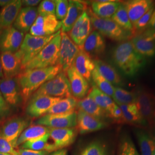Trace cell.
<instances>
[{"mask_svg":"<svg viewBox=\"0 0 155 155\" xmlns=\"http://www.w3.org/2000/svg\"><path fill=\"white\" fill-rule=\"evenodd\" d=\"M24 39V33L14 27L5 29L0 32V50L2 52H17Z\"/></svg>","mask_w":155,"mask_h":155,"instance_id":"cell-16","label":"cell"},{"mask_svg":"<svg viewBox=\"0 0 155 155\" xmlns=\"http://www.w3.org/2000/svg\"><path fill=\"white\" fill-rule=\"evenodd\" d=\"M117 105H129L136 103V94L119 87H114L112 97Z\"/></svg>","mask_w":155,"mask_h":155,"instance_id":"cell-37","label":"cell"},{"mask_svg":"<svg viewBox=\"0 0 155 155\" xmlns=\"http://www.w3.org/2000/svg\"><path fill=\"white\" fill-rule=\"evenodd\" d=\"M61 42V35L60 33L52 39L39 54L28 63L22 71L55 66L58 64Z\"/></svg>","mask_w":155,"mask_h":155,"instance_id":"cell-3","label":"cell"},{"mask_svg":"<svg viewBox=\"0 0 155 155\" xmlns=\"http://www.w3.org/2000/svg\"><path fill=\"white\" fill-rule=\"evenodd\" d=\"M67 151L66 149H62V150H58L55 152H51L48 155H67Z\"/></svg>","mask_w":155,"mask_h":155,"instance_id":"cell-51","label":"cell"},{"mask_svg":"<svg viewBox=\"0 0 155 155\" xmlns=\"http://www.w3.org/2000/svg\"><path fill=\"white\" fill-rule=\"evenodd\" d=\"M95 69L100 74L109 81L111 84L116 86H123L122 78L117 71L110 64L101 59H94Z\"/></svg>","mask_w":155,"mask_h":155,"instance_id":"cell-28","label":"cell"},{"mask_svg":"<svg viewBox=\"0 0 155 155\" xmlns=\"http://www.w3.org/2000/svg\"><path fill=\"white\" fill-rule=\"evenodd\" d=\"M0 153L11 155H19L17 150L1 136H0Z\"/></svg>","mask_w":155,"mask_h":155,"instance_id":"cell-44","label":"cell"},{"mask_svg":"<svg viewBox=\"0 0 155 155\" xmlns=\"http://www.w3.org/2000/svg\"><path fill=\"white\" fill-rule=\"evenodd\" d=\"M117 105L120 107L122 111L125 123L136 125H147L141 116L136 104Z\"/></svg>","mask_w":155,"mask_h":155,"instance_id":"cell-32","label":"cell"},{"mask_svg":"<svg viewBox=\"0 0 155 155\" xmlns=\"http://www.w3.org/2000/svg\"><path fill=\"white\" fill-rule=\"evenodd\" d=\"M0 92L10 107H16L22 101L17 77L2 78L0 81Z\"/></svg>","mask_w":155,"mask_h":155,"instance_id":"cell-15","label":"cell"},{"mask_svg":"<svg viewBox=\"0 0 155 155\" xmlns=\"http://www.w3.org/2000/svg\"><path fill=\"white\" fill-rule=\"evenodd\" d=\"M153 155H155V152L153 153Z\"/></svg>","mask_w":155,"mask_h":155,"instance_id":"cell-57","label":"cell"},{"mask_svg":"<svg viewBox=\"0 0 155 155\" xmlns=\"http://www.w3.org/2000/svg\"><path fill=\"white\" fill-rule=\"evenodd\" d=\"M92 23L86 10L78 19L71 30L67 34L74 43L82 49L85 41L92 32Z\"/></svg>","mask_w":155,"mask_h":155,"instance_id":"cell-11","label":"cell"},{"mask_svg":"<svg viewBox=\"0 0 155 155\" xmlns=\"http://www.w3.org/2000/svg\"><path fill=\"white\" fill-rule=\"evenodd\" d=\"M0 155H9V154H5V153H0Z\"/></svg>","mask_w":155,"mask_h":155,"instance_id":"cell-56","label":"cell"},{"mask_svg":"<svg viewBox=\"0 0 155 155\" xmlns=\"http://www.w3.org/2000/svg\"><path fill=\"white\" fill-rule=\"evenodd\" d=\"M145 30H148L152 32H155V6L152 15L150 17L148 25Z\"/></svg>","mask_w":155,"mask_h":155,"instance_id":"cell-48","label":"cell"},{"mask_svg":"<svg viewBox=\"0 0 155 155\" xmlns=\"http://www.w3.org/2000/svg\"><path fill=\"white\" fill-rule=\"evenodd\" d=\"M154 8L155 6L151 8L149 11L147 12L144 15L141 17L138 21H137L132 25L133 31L132 32V38L134 36L143 33L147 28Z\"/></svg>","mask_w":155,"mask_h":155,"instance_id":"cell-39","label":"cell"},{"mask_svg":"<svg viewBox=\"0 0 155 155\" xmlns=\"http://www.w3.org/2000/svg\"><path fill=\"white\" fill-rule=\"evenodd\" d=\"M91 80L93 82V84L100 89L101 91L110 97H113L114 91V87L105 78L103 77L97 71L95 68L92 72Z\"/></svg>","mask_w":155,"mask_h":155,"instance_id":"cell-36","label":"cell"},{"mask_svg":"<svg viewBox=\"0 0 155 155\" xmlns=\"http://www.w3.org/2000/svg\"><path fill=\"white\" fill-rule=\"evenodd\" d=\"M153 121H154V124H155V111H154V116H153Z\"/></svg>","mask_w":155,"mask_h":155,"instance_id":"cell-54","label":"cell"},{"mask_svg":"<svg viewBox=\"0 0 155 155\" xmlns=\"http://www.w3.org/2000/svg\"><path fill=\"white\" fill-rule=\"evenodd\" d=\"M118 155H139L132 141L126 136L122 139L118 150Z\"/></svg>","mask_w":155,"mask_h":155,"instance_id":"cell-40","label":"cell"},{"mask_svg":"<svg viewBox=\"0 0 155 155\" xmlns=\"http://www.w3.org/2000/svg\"><path fill=\"white\" fill-rule=\"evenodd\" d=\"M125 6L129 18L133 25L147 12L155 6L152 0H130L122 2Z\"/></svg>","mask_w":155,"mask_h":155,"instance_id":"cell-20","label":"cell"},{"mask_svg":"<svg viewBox=\"0 0 155 155\" xmlns=\"http://www.w3.org/2000/svg\"><path fill=\"white\" fill-rule=\"evenodd\" d=\"M49 139V132L39 139L28 141L20 145V148L34 150H46L47 148L48 140Z\"/></svg>","mask_w":155,"mask_h":155,"instance_id":"cell-38","label":"cell"},{"mask_svg":"<svg viewBox=\"0 0 155 155\" xmlns=\"http://www.w3.org/2000/svg\"><path fill=\"white\" fill-rule=\"evenodd\" d=\"M82 49L91 57L100 56L105 51V40L98 31H93L85 41Z\"/></svg>","mask_w":155,"mask_h":155,"instance_id":"cell-25","label":"cell"},{"mask_svg":"<svg viewBox=\"0 0 155 155\" xmlns=\"http://www.w3.org/2000/svg\"><path fill=\"white\" fill-rule=\"evenodd\" d=\"M121 2L115 0H98L91 2V11L97 16L110 18L120 7Z\"/></svg>","mask_w":155,"mask_h":155,"instance_id":"cell-26","label":"cell"},{"mask_svg":"<svg viewBox=\"0 0 155 155\" xmlns=\"http://www.w3.org/2000/svg\"><path fill=\"white\" fill-rule=\"evenodd\" d=\"M29 122L22 117H15L4 124L0 130V136L16 149V143L22 132L28 127Z\"/></svg>","mask_w":155,"mask_h":155,"instance_id":"cell-14","label":"cell"},{"mask_svg":"<svg viewBox=\"0 0 155 155\" xmlns=\"http://www.w3.org/2000/svg\"><path fill=\"white\" fill-rule=\"evenodd\" d=\"M4 78V74H3V71H2L1 61V59H0V78Z\"/></svg>","mask_w":155,"mask_h":155,"instance_id":"cell-53","label":"cell"},{"mask_svg":"<svg viewBox=\"0 0 155 155\" xmlns=\"http://www.w3.org/2000/svg\"><path fill=\"white\" fill-rule=\"evenodd\" d=\"M40 1L39 0H23L21 1L22 6L24 7H31L33 8L38 5L40 3Z\"/></svg>","mask_w":155,"mask_h":155,"instance_id":"cell-49","label":"cell"},{"mask_svg":"<svg viewBox=\"0 0 155 155\" xmlns=\"http://www.w3.org/2000/svg\"><path fill=\"white\" fill-rule=\"evenodd\" d=\"M10 106L7 104L0 92V118L7 116L10 112Z\"/></svg>","mask_w":155,"mask_h":155,"instance_id":"cell-46","label":"cell"},{"mask_svg":"<svg viewBox=\"0 0 155 155\" xmlns=\"http://www.w3.org/2000/svg\"><path fill=\"white\" fill-rule=\"evenodd\" d=\"M61 27V22L55 15L38 16L29 30V34L36 36H47L57 33Z\"/></svg>","mask_w":155,"mask_h":155,"instance_id":"cell-13","label":"cell"},{"mask_svg":"<svg viewBox=\"0 0 155 155\" xmlns=\"http://www.w3.org/2000/svg\"><path fill=\"white\" fill-rule=\"evenodd\" d=\"M87 12L93 27L103 36L119 42L127 41L132 38L131 32L124 30L111 18H102L97 16L90 8L87 9Z\"/></svg>","mask_w":155,"mask_h":155,"instance_id":"cell-4","label":"cell"},{"mask_svg":"<svg viewBox=\"0 0 155 155\" xmlns=\"http://www.w3.org/2000/svg\"><path fill=\"white\" fill-rule=\"evenodd\" d=\"M11 0H0V6L4 8L11 2Z\"/></svg>","mask_w":155,"mask_h":155,"instance_id":"cell-52","label":"cell"},{"mask_svg":"<svg viewBox=\"0 0 155 155\" xmlns=\"http://www.w3.org/2000/svg\"><path fill=\"white\" fill-rule=\"evenodd\" d=\"M93 85L92 88L89 91L88 96L94 100L95 102L104 110L105 111L107 114L113 107L116 105V103L110 97L101 91L94 84Z\"/></svg>","mask_w":155,"mask_h":155,"instance_id":"cell-33","label":"cell"},{"mask_svg":"<svg viewBox=\"0 0 155 155\" xmlns=\"http://www.w3.org/2000/svg\"><path fill=\"white\" fill-rule=\"evenodd\" d=\"M55 1L44 0L40 2L38 8L39 16H46L49 15H55Z\"/></svg>","mask_w":155,"mask_h":155,"instance_id":"cell-42","label":"cell"},{"mask_svg":"<svg viewBox=\"0 0 155 155\" xmlns=\"http://www.w3.org/2000/svg\"><path fill=\"white\" fill-rule=\"evenodd\" d=\"M60 33L61 31H59L57 33L47 36H36L29 33L27 34L20 49L16 52L21 60L22 71L28 63L33 59L52 39Z\"/></svg>","mask_w":155,"mask_h":155,"instance_id":"cell-5","label":"cell"},{"mask_svg":"<svg viewBox=\"0 0 155 155\" xmlns=\"http://www.w3.org/2000/svg\"><path fill=\"white\" fill-rule=\"evenodd\" d=\"M50 127L40 125H33L26 128L21 134L16 143V148L24 143L39 139L48 133Z\"/></svg>","mask_w":155,"mask_h":155,"instance_id":"cell-30","label":"cell"},{"mask_svg":"<svg viewBox=\"0 0 155 155\" xmlns=\"http://www.w3.org/2000/svg\"><path fill=\"white\" fill-rule=\"evenodd\" d=\"M67 74L72 97L77 100L86 97L90 91L89 82L78 72L73 64L67 70Z\"/></svg>","mask_w":155,"mask_h":155,"instance_id":"cell-17","label":"cell"},{"mask_svg":"<svg viewBox=\"0 0 155 155\" xmlns=\"http://www.w3.org/2000/svg\"><path fill=\"white\" fill-rule=\"evenodd\" d=\"M106 124L102 120L85 113L81 109L77 111V124L76 129L78 132L83 134L98 131L105 128Z\"/></svg>","mask_w":155,"mask_h":155,"instance_id":"cell-18","label":"cell"},{"mask_svg":"<svg viewBox=\"0 0 155 155\" xmlns=\"http://www.w3.org/2000/svg\"><path fill=\"white\" fill-rule=\"evenodd\" d=\"M136 105L139 113L146 124H154L153 116L155 107V97L146 90L140 87L136 90Z\"/></svg>","mask_w":155,"mask_h":155,"instance_id":"cell-8","label":"cell"},{"mask_svg":"<svg viewBox=\"0 0 155 155\" xmlns=\"http://www.w3.org/2000/svg\"><path fill=\"white\" fill-rule=\"evenodd\" d=\"M111 19L124 30L131 33L132 32V24L129 18L127 9L122 2L116 12L111 17Z\"/></svg>","mask_w":155,"mask_h":155,"instance_id":"cell-35","label":"cell"},{"mask_svg":"<svg viewBox=\"0 0 155 155\" xmlns=\"http://www.w3.org/2000/svg\"><path fill=\"white\" fill-rule=\"evenodd\" d=\"M61 99L44 95H32L28 101L26 113L29 116L33 118L43 116Z\"/></svg>","mask_w":155,"mask_h":155,"instance_id":"cell-12","label":"cell"},{"mask_svg":"<svg viewBox=\"0 0 155 155\" xmlns=\"http://www.w3.org/2000/svg\"><path fill=\"white\" fill-rule=\"evenodd\" d=\"M106 150V148L104 144L96 141L86 146L79 155H103Z\"/></svg>","mask_w":155,"mask_h":155,"instance_id":"cell-41","label":"cell"},{"mask_svg":"<svg viewBox=\"0 0 155 155\" xmlns=\"http://www.w3.org/2000/svg\"><path fill=\"white\" fill-rule=\"evenodd\" d=\"M103 155H107V150H106L105 152H104V153L103 154Z\"/></svg>","mask_w":155,"mask_h":155,"instance_id":"cell-55","label":"cell"},{"mask_svg":"<svg viewBox=\"0 0 155 155\" xmlns=\"http://www.w3.org/2000/svg\"><path fill=\"white\" fill-rule=\"evenodd\" d=\"M88 8L86 2L80 1H69L68 8L66 17L61 21V31L68 33L78 19Z\"/></svg>","mask_w":155,"mask_h":155,"instance_id":"cell-19","label":"cell"},{"mask_svg":"<svg viewBox=\"0 0 155 155\" xmlns=\"http://www.w3.org/2000/svg\"><path fill=\"white\" fill-rule=\"evenodd\" d=\"M55 16L58 20H63L66 16L68 8V1L56 0Z\"/></svg>","mask_w":155,"mask_h":155,"instance_id":"cell-43","label":"cell"},{"mask_svg":"<svg viewBox=\"0 0 155 155\" xmlns=\"http://www.w3.org/2000/svg\"><path fill=\"white\" fill-rule=\"evenodd\" d=\"M61 42L58 64L61 67L62 71L67 72L72 66L81 48L74 43L67 33L61 31Z\"/></svg>","mask_w":155,"mask_h":155,"instance_id":"cell-10","label":"cell"},{"mask_svg":"<svg viewBox=\"0 0 155 155\" xmlns=\"http://www.w3.org/2000/svg\"><path fill=\"white\" fill-rule=\"evenodd\" d=\"M35 124L50 128L75 127L77 124V111L66 114H47L40 117Z\"/></svg>","mask_w":155,"mask_h":155,"instance_id":"cell-9","label":"cell"},{"mask_svg":"<svg viewBox=\"0 0 155 155\" xmlns=\"http://www.w3.org/2000/svg\"><path fill=\"white\" fill-rule=\"evenodd\" d=\"M38 16V8L36 7H24L21 9L13 27L24 33L30 30Z\"/></svg>","mask_w":155,"mask_h":155,"instance_id":"cell-22","label":"cell"},{"mask_svg":"<svg viewBox=\"0 0 155 155\" xmlns=\"http://www.w3.org/2000/svg\"><path fill=\"white\" fill-rule=\"evenodd\" d=\"M107 116L118 123H125L122 111L116 104L108 113Z\"/></svg>","mask_w":155,"mask_h":155,"instance_id":"cell-45","label":"cell"},{"mask_svg":"<svg viewBox=\"0 0 155 155\" xmlns=\"http://www.w3.org/2000/svg\"><path fill=\"white\" fill-rule=\"evenodd\" d=\"M78 100L73 97L63 98L53 106L47 114H66L76 111L77 109Z\"/></svg>","mask_w":155,"mask_h":155,"instance_id":"cell-34","label":"cell"},{"mask_svg":"<svg viewBox=\"0 0 155 155\" xmlns=\"http://www.w3.org/2000/svg\"><path fill=\"white\" fill-rule=\"evenodd\" d=\"M135 133L138 140L141 155H153L155 152V137L144 130L137 129Z\"/></svg>","mask_w":155,"mask_h":155,"instance_id":"cell-31","label":"cell"},{"mask_svg":"<svg viewBox=\"0 0 155 155\" xmlns=\"http://www.w3.org/2000/svg\"><path fill=\"white\" fill-rule=\"evenodd\" d=\"M78 131L76 127L50 128L47 151L49 153L65 149L72 144L76 139Z\"/></svg>","mask_w":155,"mask_h":155,"instance_id":"cell-7","label":"cell"},{"mask_svg":"<svg viewBox=\"0 0 155 155\" xmlns=\"http://www.w3.org/2000/svg\"><path fill=\"white\" fill-rule=\"evenodd\" d=\"M39 95L61 98L72 97L67 72H59L54 78L43 84L32 95Z\"/></svg>","mask_w":155,"mask_h":155,"instance_id":"cell-6","label":"cell"},{"mask_svg":"<svg viewBox=\"0 0 155 155\" xmlns=\"http://www.w3.org/2000/svg\"><path fill=\"white\" fill-rule=\"evenodd\" d=\"M61 71V67L57 64L55 66L28 70L20 72L17 78L21 90L23 103H27L36 90Z\"/></svg>","mask_w":155,"mask_h":155,"instance_id":"cell-2","label":"cell"},{"mask_svg":"<svg viewBox=\"0 0 155 155\" xmlns=\"http://www.w3.org/2000/svg\"><path fill=\"white\" fill-rule=\"evenodd\" d=\"M22 7L20 0H12L0 11V32L14 24Z\"/></svg>","mask_w":155,"mask_h":155,"instance_id":"cell-23","label":"cell"},{"mask_svg":"<svg viewBox=\"0 0 155 155\" xmlns=\"http://www.w3.org/2000/svg\"><path fill=\"white\" fill-rule=\"evenodd\" d=\"M131 43L136 50L144 58L155 57V42L147 36L140 34L131 38Z\"/></svg>","mask_w":155,"mask_h":155,"instance_id":"cell-27","label":"cell"},{"mask_svg":"<svg viewBox=\"0 0 155 155\" xmlns=\"http://www.w3.org/2000/svg\"><path fill=\"white\" fill-rule=\"evenodd\" d=\"M19 155H48L50 154L46 150H34L19 148L17 150Z\"/></svg>","mask_w":155,"mask_h":155,"instance_id":"cell-47","label":"cell"},{"mask_svg":"<svg viewBox=\"0 0 155 155\" xmlns=\"http://www.w3.org/2000/svg\"><path fill=\"white\" fill-rule=\"evenodd\" d=\"M0 59L4 78L16 77L21 72V60L16 52H1Z\"/></svg>","mask_w":155,"mask_h":155,"instance_id":"cell-21","label":"cell"},{"mask_svg":"<svg viewBox=\"0 0 155 155\" xmlns=\"http://www.w3.org/2000/svg\"><path fill=\"white\" fill-rule=\"evenodd\" d=\"M72 64L78 72L88 82L91 81L92 72L95 68L94 61L82 48L78 52Z\"/></svg>","mask_w":155,"mask_h":155,"instance_id":"cell-24","label":"cell"},{"mask_svg":"<svg viewBox=\"0 0 155 155\" xmlns=\"http://www.w3.org/2000/svg\"><path fill=\"white\" fill-rule=\"evenodd\" d=\"M113 63L127 77H136L147 65V59L140 55L130 41L120 42L112 50Z\"/></svg>","mask_w":155,"mask_h":155,"instance_id":"cell-1","label":"cell"},{"mask_svg":"<svg viewBox=\"0 0 155 155\" xmlns=\"http://www.w3.org/2000/svg\"><path fill=\"white\" fill-rule=\"evenodd\" d=\"M77 109L102 121L106 117H108L105 111L98 105L89 96L82 100H78Z\"/></svg>","mask_w":155,"mask_h":155,"instance_id":"cell-29","label":"cell"},{"mask_svg":"<svg viewBox=\"0 0 155 155\" xmlns=\"http://www.w3.org/2000/svg\"><path fill=\"white\" fill-rule=\"evenodd\" d=\"M143 34L145 36H147L148 37H150V39H152L155 43V32H152L148 30H145L143 33H141Z\"/></svg>","mask_w":155,"mask_h":155,"instance_id":"cell-50","label":"cell"}]
</instances>
